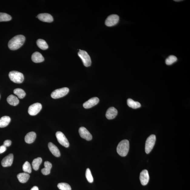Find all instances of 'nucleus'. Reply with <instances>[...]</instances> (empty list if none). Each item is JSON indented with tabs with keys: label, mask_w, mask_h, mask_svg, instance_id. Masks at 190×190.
Here are the masks:
<instances>
[{
	"label": "nucleus",
	"mask_w": 190,
	"mask_h": 190,
	"mask_svg": "<svg viewBox=\"0 0 190 190\" xmlns=\"http://www.w3.org/2000/svg\"><path fill=\"white\" fill-rule=\"evenodd\" d=\"M175 1V2H178V1H181V0H179V1H176V0H175V1Z\"/></svg>",
	"instance_id": "f704fd0d"
},
{
	"label": "nucleus",
	"mask_w": 190,
	"mask_h": 190,
	"mask_svg": "<svg viewBox=\"0 0 190 190\" xmlns=\"http://www.w3.org/2000/svg\"><path fill=\"white\" fill-rule=\"evenodd\" d=\"M25 40V37L23 35H17L10 40L8 43V48L13 51L18 49L23 45Z\"/></svg>",
	"instance_id": "f257e3e1"
},
{
	"label": "nucleus",
	"mask_w": 190,
	"mask_h": 190,
	"mask_svg": "<svg viewBox=\"0 0 190 190\" xmlns=\"http://www.w3.org/2000/svg\"><path fill=\"white\" fill-rule=\"evenodd\" d=\"M32 59L33 62L36 63L42 62L45 60L42 54L38 52H35L32 54Z\"/></svg>",
	"instance_id": "f3484780"
},
{
	"label": "nucleus",
	"mask_w": 190,
	"mask_h": 190,
	"mask_svg": "<svg viewBox=\"0 0 190 190\" xmlns=\"http://www.w3.org/2000/svg\"><path fill=\"white\" fill-rule=\"evenodd\" d=\"M14 155L12 154H10L5 157L2 161L1 164L2 166L6 167L11 166L12 165Z\"/></svg>",
	"instance_id": "ddd939ff"
},
{
	"label": "nucleus",
	"mask_w": 190,
	"mask_h": 190,
	"mask_svg": "<svg viewBox=\"0 0 190 190\" xmlns=\"http://www.w3.org/2000/svg\"><path fill=\"white\" fill-rule=\"evenodd\" d=\"M86 177L87 181L89 183H92L93 182V178L90 169L87 168L86 170Z\"/></svg>",
	"instance_id": "7c9ffc66"
},
{
	"label": "nucleus",
	"mask_w": 190,
	"mask_h": 190,
	"mask_svg": "<svg viewBox=\"0 0 190 190\" xmlns=\"http://www.w3.org/2000/svg\"><path fill=\"white\" fill-rule=\"evenodd\" d=\"M6 150V147L5 146L3 145L0 146V154L3 153L5 152Z\"/></svg>",
	"instance_id": "473e14b6"
},
{
	"label": "nucleus",
	"mask_w": 190,
	"mask_h": 190,
	"mask_svg": "<svg viewBox=\"0 0 190 190\" xmlns=\"http://www.w3.org/2000/svg\"><path fill=\"white\" fill-rule=\"evenodd\" d=\"M38 18L41 21L45 22L51 23L53 21V17L47 13H43L38 15Z\"/></svg>",
	"instance_id": "4468645a"
},
{
	"label": "nucleus",
	"mask_w": 190,
	"mask_h": 190,
	"mask_svg": "<svg viewBox=\"0 0 190 190\" xmlns=\"http://www.w3.org/2000/svg\"><path fill=\"white\" fill-rule=\"evenodd\" d=\"M12 19L10 15L5 13L0 12V22L8 21Z\"/></svg>",
	"instance_id": "bb28decb"
},
{
	"label": "nucleus",
	"mask_w": 190,
	"mask_h": 190,
	"mask_svg": "<svg viewBox=\"0 0 190 190\" xmlns=\"http://www.w3.org/2000/svg\"><path fill=\"white\" fill-rule=\"evenodd\" d=\"M69 92V89L67 87L56 89L51 94V97L53 99H58L64 97Z\"/></svg>",
	"instance_id": "39448f33"
},
{
	"label": "nucleus",
	"mask_w": 190,
	"mask_h": 190,
	"mask_svg": "<svg viewBox=\"0 0 190 190\" xmlns=\"http://www.w3.org/2000/svg\"><path fill=\"white\" fill-rule=\"evenodd\" d=\"M14 93L15 95H16L19 99H23L25 98L26 95V93L21 88H16L14 89Z\"/></svg>",
	"instance_id": "a878e982"
},
{
	"label": "nucleus",
	"mask_w": 190,
	"mask_h": 190,
	"mask_svg": "<svg viewBox=\"0 0 190 190\" xmlns=\"http://www.w3.org/2000/svg\"><path fill=\"white\" fill-rule=\"evenodd\" d=\"M17 178L19 182L22 183L27 182L30 178V175L29 174L26 172H23L17 175Z\"/></svg>",
	"instance_id": "aec40b11"
},
{
	"label": "nucleus",
	"mask_w": 190,
	"mask_h": 190,
	"mask_svg": "<svg viewBox=\"0 0 190 190\" xmlns=\"http://www.w3.org/2000/svg\"><path fill=\"white\" fill-rule=\"evenodd\" d=\"M42 108V105L40 103L33 104L29 107L28 112L31 115H35L40 112Z\"/></svg>",
	"instance_id": "6e6552de"
},
{
	"label": "nucleus",
	"mask_w": 190,
	"mask_h": 190,
	"mask_svg": "<svg viewBox=\"0 0 190 190\" xmlns=\"http://www.w3.org/2000/svg\"><path fill=\"white\" fill-rule=\"evenodd\" d=\"M48 148L49 149L54 156L56 157H59L61 154L59 150L56 146L52 142L48 143Z\"/></svg>",
	"instance_id": "dca6fc26"
},
{
	"label": "nucleus",
	"mask_w": 190,
	"mask_h": 190,
	"mask_svg": "<svg viewBox=\"0 0 190 190\" xmlns=\"http://www.w3.org/2000/svg\"><path fill=\"white\" fill-rule=\"evenodd\" d=\"M7 101L8 103L11 105L16 106L19 103V100L16 96L10 95L8 97Z\"/></svg>",
	"instance_id": "412c9836"
},
{
	"label": "nucleus",
	"mask_w": 190,
	"mask_h": 190,
	"mask_svg": "<svg viewBox=\"0 0 190 190\" xmlns=\"http://www.w3.org/2000/svg\"><path fill=\"white\" fill-rule=\"evenodd\" d=\"M129 150V142L128 140H123L118 145L117 152L120 156L125 157L128 155Z\"/></svg>",
	"instance_id": "f03ea898"
},
{
	"label": "nucleus",
	"mask_w": 190,
	"mask_h": 190,
	"mask_svg": "<svg viewBox=\"0 0 190 190\" xmlns=\"http://www.w3.org/2000/svg\"><path fill=\"white\" fill-rule=\"evenodd\" d=\"M31 190H39V189L38 187L35 186L33 187Z\"/></svg>",
	"instance_id": "72a5a7b5"
},
{
	"label": "nucleus",
	"mask_w": 190,
	"mask_h": 190,
	"mask_svg": "<svg viewBox=\"0 0 190 190\" xmlns=\"http://www.w3.org/2000/svg\"><path fill=\"white\" fill-rule=\"evenodd\" d=\"M58 187L61 190H71V188L69 184L65 183H58Z\"/></svg>",
	"instance_id": "c756f323"
},
{
	"label": "nucleus",
	"mask_w": 190,
	"mask_h": 190,
	"mask_svg": "<svg viewBox=\"0 0 190 190\" xmlns=\"http://www.w3.org/2000/svg\"><path fill=\"white\" fill-rule=\"evenodd\" d=\"M9 77L12 82L17 84L22 83L24 79L23 74L16 71L10 72L9 73Z\"/></svg>",
	"instance_id": "7ed1b4c3"
},
{
	"label": "nucleus",
	"mask_w": 190,
	"mask_h": 190,
	"mask_svg": "<svg viewBox=\"0 0 190 190\" xmlns=\"http://www.w3.org/2000/svg\"><path fill=\"white\" fill-rule=\"evenodd\" d=\"M11 121L9 117L5 116L2 117L0 119V128H3L7 126Z\"/></svg>",
	"instance_id": "4be33fe9"
},
{
	"label": "nucleus",
	"mask_w": 190,
	"mask_h": 190,
	"mask_svg": "<svg viewBox=\"0 0 190 190\" xmlns=\"http://www.w3.org/2000/svg\"><path fill=\"white\" fill-rule=\"evenodd\" d=\"M36 135L34 132H30L26 135L25 137V141L26 143L31 144L33 143L35 140Z\"/></svg>",
	"instance_id": "a211bd4d"
},
{
	"label": "nucleus",
	"mask_w": 190,
	"mask_h": 190,
	"mask_svg": "<svg viewBox=\"0 0 190 190\" xmlns=\"http://www.w3.org/2000/svg\"><path fill=\"white\" fill-rule=\"evenodd\" d=\"M140 180L142 185H145L148 184L149 180V176L147 170H144L141 172Z\"/></svg>",
	"instance_id": "9b49d317"
},
{
	"label": "nucleus",
	"mask_w": 190,
	"mask_h": 190,
	"mask_svg": "<svg viewBox=\"0 0 190 190\" xmlns=\"http://www.w3.org/2000/svg\"><path fill=\"white\" fill-rule=\"evenodd\" d=\"M118 114V111L114 107H111L107 110L106 116L107 119H112L115 118Z\"/></svg>",
	"instance_id": "2eb2a0df"
},
{
	"label": "nucleus",
	"mask_w": 190,
	"mask_h": 190,
	"mask_svg": "<svg viewBox=\"0 0 190 190\" xmlns=\"http://www.w3.org/2000/svg\"><path fill=\"white\" fill-rule=\"evenodd\" d=\"M78 55L81 58L85 67H88L90 66L91 65V59L90 56L86 52L80 50Z\"/></svg>",
	"instance_id": "423d86ee"
},
{
	"label": "nucleus",
	"mask_w": 190,
	"mask_h": 190,
	"mask_svg": "<svg viewBox=\"0 0 190 190\" xmlns=\"http://www.w3.org/2000/svg\"><path fill=\"white\" fill-rule=\"evenodd\" d=\"M23 171L26 173L30 174L32 172V167L30 163L28 161H26L23 166Z\"/></svg>",
	"instance_id": "cd10ccee"
},
{
	"label": "nucleus",
	"mask_w": 190,
	"mask_h": 190,
	"mask_svg": "<svg viewBox=\"0 0 190 190\" xmlns=\"http://www.w3.org/2000/svg\"><path fill=\"white\" fill-rule=\"evenodd\" d=\"M156 141L155 135H152L148 138L146 140L145 145V151L148 154L152 151L153 148Z\"/></svg>",
	"instance_id": "20e7f679"
},
{
	"label": "nucleus",
	"mask_w": 190,
	"mask_h": 190,
	"mask_svg": "<svg viewBox=\"0 0 190 190\" xmlns=\"http://www.w3.org/2000/svg\"><path fill=\"white\" fill-rule=\"evenodd\" d=\"M127 104L130 108L134 109L139 108L141 107V104L139 102H135L131 99H128L127 100Z\"/></svg>",
	"instance_id": "5701e85b"
},
{
	"label": "nucleus",
	"mask_w": 190,
	"mask_h": 190,
	"mask_svg": "<svg viewBox=\"0 0 190 190\" xmlns=\"http://www.w3.org/2000/svg\"><path fill=\"white\" fill-rule=\"evenodd\" d=\"M45 168L41 170V172L44 175H48L51 173L52 167V163L49 161H45L44 163Z\"/></svg>",
	"instance_id": "6ab92c4d"
},
{
	"label": "nucleus",
	"mask_w": 190,
	"mask_h": 190,
	"mask_svg": "<svg viewBox=\"0 0 190 190\" xmlns=\"http://www.w3.org/2000/svg\"><path fill=\"white\" fill-rule=\"evenodd\" d=\"M78 132H79L80 136L82 138L88 141H91L92 139V135L86 128L84 127H82L79 128Z\"/></svg>",
	"instance_id": "9d476101"
},
{
	"label": "nucleus",
	"mask_w": 190,
	"mask_h": 190,
	"mask_svg": "<svg viewBox=\"0 0 190 190\" xmlns=\"http://www.w3.org/2000/svg\"><path fill=\"white\" fill-rule=\"evenodd\" d=\"M99 99L97 97L91 98L83 104V107L85 108L88 109L97 105L99 103Z\"/></svg>",
	"instance_id": "f8f14e48"
},
{
	"label": "nucleus",
	"mask_w": 190,
	"mask_h": 190,
	"mask_svg": "<svg viewBox=\"0 0 190 190\" xmlns=\"http://www.w3.org/2000/svg\"><path fill=\"white\" fill-rule=\"evenodd\" d=\"M36 43L38 47L41 49L45 50L48 48V45L47 42L42 39H38L37 40Z\"/></svg>",
	"instance_id": "393cba45"
},
{
	"label": "nucleus",
	"mask_w": 190,
	"mask_h": 190,
	"mask_svg": "<svg viewBox=\"0 0 190 190\" xmlns=\"http://www.w3.org/2000/svg\"><path fill=\"white\" fill-rule=\"evenodd\" d=\"M177 58L174 55H170L165 60V63L168 65H170L173 64L177 61Z\"/></svg>",
	"instance_id": "c85d7f7f"
},
{
	"label": "nucleus",
	"mask_w": 190,
	"mask_h": 190,
	"mask_svg": "<svg viewBox=\"0 0 190 190\" xmlns=\"http://www.w3.org/2000/svg\"><path fill=\"white\" fill-rule=\"evenodd\" d=\"M42 162V159L41 158H38L34 159L32 163L33 168L36 171L38 170Z\"/></svg>",
	"instance_id": "b1692460"
},
{
	"label": "nucleus",
	"mask_w": 190,
	"mask_h": 190,
	"mask_svg": "<svg viewBox=\"0 0 190 190\" xmlns=\"http://www.w3.org/2000/svg\"><path fill=\"white\" fill-rule=\"evenodd\" d=\"M56 136L58 142L61 145L66 148L69 147V142L62 132H58L56 133Z\"/></svg>",
	"instance_id": "0eeeda50"
},
{
	"label": "nucleus",
	"mask_w": 190,
	"mask_h": 190,
	"mask_svg": "<svg viewBox=\"0 0 190 190\" xmlns=\"http://www.w3.org/2000/svg\"><path fill=\"white\" fill-rule=\"evenodd\" d=\"M12 142L10 140H6L4 142L3 145L6 147H9L12 145Z\"/></svg>",
	"instance_id": "2f4dec72"
},
{
	"label": "nucleus",
	"mask_w": 190,
	"mask_h": 190,
	"mask_svg": "<svg viewBox=\"0 0 190 190\" xmlns=\"http://www.w3.org/2000/svg\"><path fill=\"white\" fill-rule=\"evenodd\" d=\"M119 17L117 15H112L107 18L105 22V25L108 27H112L118 22Z\"/></svg>",
	"instance_id": "1a4fd4ad"
}]
</instances>
